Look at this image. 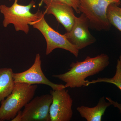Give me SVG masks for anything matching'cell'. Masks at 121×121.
<instances>
[{
  "label": "cell",
  "mask_w": 121,
  "mask_h": 121,
  "mask_svg": "<svg viewBox=\"0 0 121 121\" xmlns=\"http://www.w3.org/2000/svg\"><path fill=\"white\" fill-rule=\"evenodd\" d=\"M89 21L82 13L78 17H75L71 30L64 35L70 43L78 50L92 44L96 41L89 30Z\"/></svg>",
  "instance_id": "9"
},
{
  "label": "cell",
  "mask_w": 121,
  "mask_h": 121,
  "mask_svg": "<svg viewBox=\"0 0 121 121\" xmlns=\"http://www.w3.org/2000/svg\"><path fill=\"white\" fill-rule=\"evenodd\" d=\"M38 86L36 84L15 83L11 94L1 103L0 121H11L32 99Z\"/></svg>",
  "instance_id": "2"
},
{
  "label": "cell",
  "mask_w": 121,
  "mask_h": 121,
  "mask_svg": "<svg viewBox=\"0 0 121 121\" xmlns=\"http://www.w3.org/2000/svg\"><path fill=\"white\" fill-rule=\"evenodd\" d=\"M45 4L44 15H54L57 21L65 28L67 32L71 30L75 16L73 9L69 5L58 0H43Z\"/></svg>",
  "instance_id": "10"
},
{
  "label": "cell",
  "mask_w": 121,
  "mask_h": 121,
  "mask_svg": "<svg viewBox=\"0 0 121 121\" xmlns=\"http://www.w3.org/2000/svg\"><path fill=\"white\" fill-rule=\"evenodd\" d=\"M12 121H22V111H20L11 120Z\"/></svg>",
  "instance_id": "16"
},
{
  "label": "cell",
  "mask_w": 121,
  "mask_h": 121,
  "mask_svg": "<svg viewBox=\"0 0 121 121\" xmlns=\"http://www.w3.org/2000/svg\"></svg>",
  "instance_id": "18"
},
{
  "label": "cell",
  "mask_w": 121,
  "mask_h": 121,
  "mask_svg": "<svg viewBox=\"0 0 121 121\" xmlns=\"http://www.w3.org/2000/svg\"></svg>",
  "instance_id": "19"
},
{
  "label": "cell",
  "mask_w": 121,
  "mask_h": 121,
  "mask_svg": "<svg viewBox=\"0 0 121 121\" xmlns=\"http://www.w3.org/2000/svg\"><path fill=\"white\" fill-rule=\"evenodd\" d=\"M52 103L50 106L51 121H70L73 115V99L66 88L51 90Z\"/></svg>",
  "instance_id": "6"
},
{
  "label": "cell",
  "mask_w": 121,
  "mask_h": 121,
  "mask_svg": "<svg viewBox=\"0 0 121 121\" xmlns=\"http://www.w3.org/2000/svg\"><path fill=\"white\" fill-rule=\"evenodd\" d=\"M111 104L106 101L104 97L100 98L97 105L93 107L82 106L76 110L82 117L87 121H101L107 108Z\"/></svg>",
  "instance_id": "11"
},
{
  "label": "cell",
  "mask_w": 121,
  "mask_h": 121,
  "mask_svg": "<svg viewBox=\"0 0 121 121\" xmlns=\"http://www.w3.org/2000/svg\"><path fill=\"white\" fill-rule=\"evenodd\" d=\"M105 82L111 83L116 86L121 91V53L117 61L116 70L114 75L112 78H98L91 81L87 80L86 86L97 83Z\"/></svg>",
  "instance_id": "13"
},
{
  "label": "cell",
  "mask_w": 121,
  "mask_h": 121,
  "mask_svg": "<svg viewBox=\"0 0 121 121\" xmlns=\"http://www.w3.org/2000/svg\"><path fill=\"white\" fill-rule=\"evenodd\" d=\"M52 101L50 94L33 98L22 111V121H51L50 109Z\"/></svg>",
  "instance_id": "8"
},
{
  "label": "cell",
  "mask_w": 121,
  "mask_h": 121,
  "mask_svg": "<svg viewBox=\"0 0 121 121\" xmlns=\"http://www.w3.org/2000/svg\"><path fill=\"white\" fill-rule=\"evenodd\" d=\"M9 0L10 1H11L13 0Z\"/></svg>",
  "instance_id": "17"
},
{
  "label": "cell",
  "mask_w": 121,
  "mask_h": 121,
  "mask_svg": "<svg viewBox=\"0 0 121 121\" xmlns=\"http://www.w3.org/2000/svg\"><path fill=\"white\" fill-rule=\"evenodd\" d=\"M107 55L102 54L95 57L87 56L83 61L72 62L70 68L64 73L53 75L52 77L65 83L66 88L86 86L87 78L103 71L110 64Z\"/></svg>",
  "instance_id": "1"
},
{
  "label": "cell",
  "mask_w": 121,
  "mask_h": 121,
  "mask_svg": "<svg viewBox=\"0 0 121 121\" xmlns=\"http://www.w3.org/2000/svg\"><path fill=\"white\" fill-rule=\"evenodd\" d=\"M107 16L110 24L121 31V8L116 4H111L107 8Z\"/></svg>",
  "instance_id": "14"
},
{
  "label": "cell",
  "mask_w": 121,
  "mask_h": 121,
  "mask_svg": "<svg viewBox=\"0 0 121 121\" xmlns=\"http://www.w3.org/2000/svg\"><path fill=\"white\" fill-rule=\"evenodd\" d=\"M13 72L10 68L0 69V103L12 93L14 88Z\"/></svg>",
  "instance_id": "12"
},
{
  "label": "cell",
  "mask_w": 121,
  "mask_h": 121,
  "mask_svg": "<svg viewBox=\"0 0 121 121\" xmlns=\"http://www.w3.org/2000/svg\"><path fill=\"white\" fill-rule=\"evenodd\" d=\"M58 0L60 1L61 2L65 3L72 7L76 12V13H80L79 10V2L78 0ZM43 0H41L39 4V7L41 6L43 4Z\"/></svg>",
  "instance_id": "15"
},
{
  "label": "cell",
  "mask_w": 121,
  "mask_h": 121,
  "mask_svg": "<svg viewBox=\"0 0 121 121\" xmlns=\"http://www.w3.org/2000/svg\"><path fill=\"white\" fill-rule=\"evenodd\" d=\"M41 56L36 54L34 63L29 68L23 72L13 73V77L15 83H20L29 85L41 84L47 85L53 90L66 88L65 85L56 84L48 80L44 75L41 67Z\"/></svg>",
  "instance_id": "7"
},
{
  "label": "cell",
  "mask_w": 121,
  "mask_h": 121,
  "mask_svg": "<svg viewBox=\"0 0 121 121\" xmlns=\"http://www.w3.org/2000/svg\"><path fill=\"white\" fill-rule=\"evenodd\" d=\"M38 12L39 16L37 19L30 23L29 25L39 30L45 38L47 43L46 55H49L56 48H60L68 51L78 57L79 50L70 43L64 35H61L54 30L48 24L44 18L43 12L39 10Z\"/></svg>",
  "instance_id": "5"
},
{
  "label": "cell",
  "mask_w": 121,
  "mask_h": 121,
  "mask_svg": "<svg viewBox=\"0 0 121 121\" xmlns=\"http://www.w3.org/2000/svg\"><path fill=\"white\" fill-rule=\"evenodd\" d=\"M14 0L11 7L5 5L0 6V12L4 16L3 26L7 27L9 24H13L16 31H22L27 34L29 24L37 19L39 16L38 11L35 13L30 12L31 8L35 6V1L32 0L27 5H23L17 4L19 0Z\"/></svg>",
  "instance_id": "4"
},
{
  "label": "cell",
  "mask_w": 121,
  "mask_h": 121,
  "mask_svg": "<svg viewBox=\"0 0 121 121\" xmlns=\"http://www.w3.org/2000/svg\"><path fill=\"white\" fill-rule=\"evenodd\" d=\"M79 10L86 16L91 28L97 31H108L111 25L107 16L109 5L115 4L119 5L121 0H78Z\"/></svg>",
  "instance_id": "3"
}]
</instances>
